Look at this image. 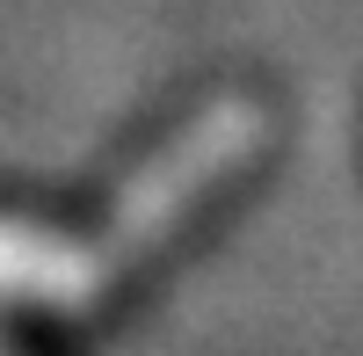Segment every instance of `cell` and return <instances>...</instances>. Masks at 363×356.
I'll return each instance as SVG.
<instances>
[{
  "label": "cell",
  "mask_w": 363,
  "mask_h": 356,
  "mask_svg": "<svg viewBox=\"0 0 363 356\" xmlns=\"http://www.w3.org/2000/svg\"><path fill=\"white\" fill-rule=\"evenodd\" d=\"M262 138H269V116H262V102H247V95H225V102H211L203 116H189V124H182L160 153L116 189L109 226H102V247H95V255L109 262V277L124 269V262L153 255L240 160H255Z\"/></svg>",
  "instance_id": "6da1fadb"
},
{
  "label": "cell",
  "mask_w": 363,
  "mask_h": 356,
  "mask_svg": "<svg viewBox=\"0 0 363 356\" xmlns=\"http://www.w3.org/2000/svg\"><path fill=\"white\" fill-rule=\"evenodd\" d=\"M109 284V262L95 247H73L44 226H15L0 218V299H29V306H87Z\"/></svg>",
  "instance_id": "7a4b0ae2"
}]
</instances>
